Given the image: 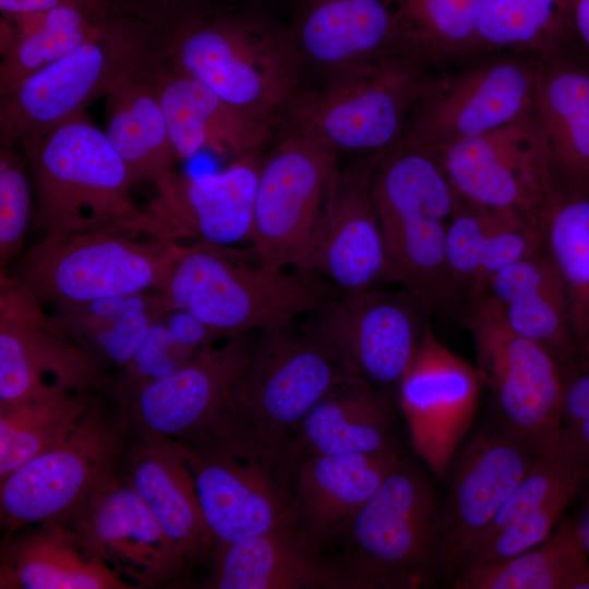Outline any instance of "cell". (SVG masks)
<instances>
[{"mask_svg": "<svg viewBox=\"0 0 589 589\" xmlns=\"http://www.w3.org/2000/svg\"><path fill=\"white\" fill-rule=\"evenodd\" d=\"M159 33L169 65L242 109L280 122L300 93L291 28L257 2L220 0Z\"/></svg>", "mask_w": 589, "mask_h": 589, "instance_id": "cell-1", "label": "cell"}, {"mask_svg": "<svg viewBox=\"0 0 589 589\" xmlns=\"http://www.w3.org/2000/svg\"><path fill=\"white\" fill-rule=\"evenodd\" d=\"M173 441L191 472L215 545L289 525L294 458L287 442L232 421Z\"/></svg>", "mask_w": 589, "mask_h": 589, "instance_id": "cell-2", "label": "cell"}, {"mask_svg": "<svg viewBox=\"0 0 589 589\" xmlns=\"http://www.w3.org/2000/svg\"><path fill=\"white\" fill-rule=\"evenodd\" d=\"M157 291L168 310L192 314L224 339L288 327L326 302L325 290L309 277L197 242L175 243L169 274Z\"/></svg>", "mask_w": 589, "mask_h": 589, "instance_id": "cell-3", "label": "cell"}, {"mask_svg": "<svg viewBox=\"0 0 589 589\" xmlns=\"http://www.w3.org/2000/svg\"><path fill=\"white\" fill-rule=\"evenodd\" d=\"M161 50L157 28L117 10L99 36L0 93V143L27 154L49 131L151 70Z\"/></svg>", "mask_w": 589, "mask_h": 589, "instance_id": "cell-4", "label": "cell"}, {"mask_svg": "<svg viewBox=\"0 0 589 589\" xmlns=\"http://www.w3.org/2000/svg\"><path fill=\"white\" fill-rule=\"evenodd\" d=\"M433 75L407 57L388 55L299 93L281 121L337 154L378 155L402 140Z\"/></svg>", "mask_w": 589, "mask_h": 589, "instance_id": "cell-5", "label": "cell"}, {"mask_svg": "<svg viewBox=\"0 0 589 589\" xmlns=\"http://www.w3.org/2000/svg\"><path fill=\"white\" fill-rule=\"evenodd\" d=\"M25 155L43 236L108 228L137 207L124 163L86 111L49 131Z\"/></svg>", "mask_w": 589, "mask_h": 589, "instance_id": "cell-6", "label": "cell"}, {"mask_svg": "<svg viewBox=\"0 0 589 589\" xmlns=\"http://www.w3.org/2000/svg\"><path fill=\"white\" fill-rule=\"evenodd\" d=\"M129 425L96 400L55 447L0 481V521L10 534L51 520H69L98 492L123 478Z\"/></svg>", "mask_w": 589, "mask_h": 589, "instance_id": "cell-7", "label": "cell"}, {"mask_svg": "<svg viewBox=\"0 0 589 589\" xmlns=\"http://www.w3.org/2000/svg\"><path fill=\"white\" fill-rule=\"evenodd\" d=\"M440 504L428 474L406 457L346 526L340 555L366 589H411L435 578Z\"/></svg>", "mask_w": 589, "mask_h": 589, "instance_id": "cell-8", "label": "cell"}, {"mask_svg": "<svg viewBox=\"0 0 589 589\" xmlns=\"http://www.w3.org/2000/svg\"><path fill=\"white\" fill-rule=\"evenodd\" d=\"M465 322L483 386L500 426L537 454L553 447L564 424V365L543 345L513 330L486 293L468 299Z\"/></svg>", "mask_w": 589, "mask_h": 589, "instance_id": "cell-9", "label": "cell"}, {"mask_svg": "<svg viewBox=\"0 0 589 589\" xmlns=\"http://www.w3.org/2000/svg\"><path fill=\"white\" fill-rule=\"evenodd\" d=\"M175 243L104 228L43 236L19 259L16 276L53 309L159 290Z\"/></svg>", "mask_w": 589, "mask_h": 589, "instance_id": "cell-10", "label": "cell"}, {"mask_svg": "<svg viewBox=\"0 0 589 589\" xmlns=\"http://www.w3.org/2000/svg\"><path fill=\"white\" fill-rule=\"evenodd\" d=\"M289 328L259 332L225 420L283 442L354 373L311 329Z\"/></svg>", "mask_w": 589, "mask_h": 589, "instance_id": "cell-11", "label": "cell"}, {"mask_svg": "<svg viewBox=\"0 0 589 589\" xmlns=\"http://www.w3.org/2000/svg\"><path fill=\"white\" fill-rule=\"evenodd\" d=\"M338 154L286 128L262 157L250 244L256 260L304 273L314 233L339 171Z\"/></svg>", "mask_w": 589, "mask_h": 589, "instance_id": "cell-12", "label": "cell"}, {"mask_svg": "<svg viewBox=\"0 0 589 589\" xmlns=\"http://www.w3.org/2000/svg\"><path fill=\"white\" fill-rule=\"evenodd\" d=\"M536 75V56L514 51L434 74L402 140L436 152L519 120L532 111Z\"/></svg>", "mask_w": 589, "mask_h": 589, "instance_id": "cell-13", "label": "cell"}, {"mask_svg": "<svg viewBox=\"0 0 589 589\" xmlns=\"http://www.w3.org/2000/svg\"><path fill=\"white\" fill-rule=\"evenodd\" d=\"M433 153L462 200L513 213L541 227L563 188L532 111Z\"/></svg>", "mask_w": 589, "mask_h": 589, "instance_id": "cell-14", "label": "cell"}, {"mask_svg": "<svg viewBox=\"0 0 589 589\" xmlns=\"http://www.w3.org/2000/svg\"><path fill=\"white\" fill-rule=\"evenodd\" d=\"M261 154L213 172L177 171L155 187L153 197L110 228L169 243L231 248L250 242Z\"/></svg>", "mask_w": 589, "mask_h": 589, "instance_id": "cell-15", "label": "cell"}, {"mask_svg": "<svg viewBox=\"0 0 589 589\" xmlns=\"http://www.w3.org/2000/svg\"><path fill=\"white\" fill-rule=\"evenodd\" d=\"M105 370L16 275L0 271V408L51 392L100 393L110 385Z\"/></svg>", "mask_w": 589, "mask_h": 589, "instance_id": "cell-16", "label": "cell"}, {"mask_svg": "<svg viewBox=\"0 0 589 589\" xmlns=\"http://www.w3.org/2000/svg\"><path fill=\"white\" fill-rule=\"evenodd\" d=\"M482 387L477 366L426 324L396 393L416 455L441 481L472 425Z\"/></svg>", "mask_w": 589, "mask_h": 589, "instance_id": "cell-17", "label": "cell"}, {"mask_svg": "<svg viewBox=\"0 0 589 589\" xmlns=\"http://www.w3.org/2000/svg\"><path fill=\"white\" fill-rule=\"evenodd\" d=\"M311 330L357 375L389 396L410 365L428 311L408 291L371 288L318 310Z\"/></svg>", "mask_w": 589, "mask_h": 589, "instance_id": "cell-18", "label": "cell"}, {"mask_svg": "<svg viewBox=\"0 0 589 589\" xmlns=\"http://www.w3.org/2000/svg\"><path fill=\"white\" fill-rule=\"evenodd\" d=\"M255 338L250 332L203 349L169 375L117 401L119 411L129 426L173 440L213 429L227 419Z\"/></svg>", "mask_w": 589, "mask_h": 589, "instance_id": "cell-19", "label": "cell"}, {"mask_svg": "<svg viewBox=\"0 0 589 589\" xmlns=\"http://www.w3.org/2000/svg\"><path fill=\"white\" fill-rule=\"evenodd\" d=\"M538 455L501 426L478 433L458 450L440 505L435 577L452 579L469 545L489 527Z\"/></svg>", "mask_w": 589, "mask_h": 589, "instance_id": "cell-20", "label": "cell"}, {"mask_svg": "<svg viewBox=\"0 0 589 589\" xmlns=\"http://www.w3.org/2000/svg\"><path fill=\"white\" fill-rule=\"evenodd\" d=\"M377 155L339 169L318 220L304 273L318 272L346 294L388 277L371 179Z\"/></svg>", "mask_w": 589, "mask_h": 589, "instance_id": "cell-21", "label": "cell"}, {"mask_svg": "<svg viewBox=\"0 0 589 589\" xmlns=\"http://www.w3.org/2000/svg\"><path fill=\"white\" fill-rule=\"evenodd\" d=\"M88 548L133 588H155L187 577L190 568L157 519L122 478L67 520Z\"/></svg>", "mask_w": 589, "mask_h": 589, "instance_id": "cell-22", "label": "cell"}, {"mask_svg": "<svg viewBox=\"0 0 589 589\" xmlns=\"http://www.w3.org/2000/svg\"><path fill=\"white\" fill-rule=\"evenodd\" d=\"M179 159L211 152L231 160L261 154L279 121L242 109L161 59L149 70Z\"/></svg>", "mask_w": 589, "mask_h": 589, "instance_id": "cell-23", "label": "cell"}, {"mask_svg": "<svg viewBox=\"0 0 589 589\" xmlns=\"http://www.w3.org/2000/svg\"><path fill=\"white\" fill-rule=\"evenodd\" d=\"M205 589H366L339 554L316 550L289 527L216 544Z\"/></svg>", "mask_w": 589, "mask_h": 589, "instance_id": "cell-24", "label": "cell"}, {"mask_svg": "<svg viewBox=\"0 0 589 589\" xmlns=\"http://www.w3.org/2000/svg\"><path fill=\"white\" fill-rule=\"evenodd\" d=\"M404 457L398 448L296 458L288 526L310 546L325 550Z\"/></svg>", "mask_w": 589, "mask_h": 589, "instance_id": "cell-25", "label": "cell"}, {"mask_svg": "<svg viewBox=\"0 0 589 589\" xmlns=\"http://www.w3.org/2000/svg\"><path fill=\"white\" fill-rule=\"evenodd\" d=\"M123 479L146 504L189 568L208 566L215 542L175 441L129 426Z\"/></svg>", "mask_w": 589, "mask_h": 589, "instance_id": "cell-26", "label": "cell"}, {"mask_svg": "<svg viewBox=\"0 0 589 589\" xmlns=\"http://www.w3.org/2000/svg\"><path fill=\"white\" fill-rule=\"evenodd\" d=\"M536 59L532 112L560 181L589 192V52L575 39Z\"/></svg>", "mask_w": 589, "mask_h": 589, "instance_id": "cell-27", "label": "cell"}, {"mask_svg": "<svg viewBox=\"0 0 589 589\" xmlns=\"http://www.w3.org/2000/svg\"><path fill=\"white\" fill-rule=\"evenodd\" d=\"M395 0H300L291 28L303 63L328 77L394 53Z\"/></svg>", "mask_w": 589, "mask_h": 589, "instance_id": "cell-28", "label": "cell"}, {"mask_svg": "<svg viewBox=\"0 0 589 589\" xmlns=\"http://www.w3.org/2000/svg\"><path fill=\"white\" fill-rule=\"evenodd\" d=\"M287 446L294 459L398 449L389 396L351 373L294 428Z\"/></svg>", "mask_w": 589, "mask_h": 589, "instance_id": "cell-29", "label": "cell"}, {"mask_svg": "<svg viewBox=\"0 0 589 589\" xmlns=\"http://www.w3.org/2000/svg\"><path fill=\"white\" fill-rule=\"evenodd\" d=\"M1 589H130L67 520H51L5 542Z\"/></svg>", "mask_w": 589, "mask_h": 589, "instance_id": "cell-30", "label": "cell"}, {"mask_svg": "<svg viewBox=\"0 0 589 589\" xmlns=\"http://www.w3.org/2000/svg\"><path fill=\"white\" fill-rule=\"evenodd\" d=\"M483 293L508 326L552 351L566 365L577 350L563 283L544 250L496 274Z\"/></svg>", "mask_w": 589, "mask_h": 589, "instance_id": "cell-31", "label": "cell"}, {"mask_svg": "<svg viewBox=\"0 0 589 589\" xmlns=\"http://www.w3.org/2000/svg\"><path fill=\"white\" fill-rule=\"evenodd\" d=\"M148 72L124 81L105 96L104 132L134 185H156L176 172L178 160Z\"/></svg>", "mask_w": 589, "mask_h": 589, "instance_id": "cell-32", "label": "cell"}, {"mask_svg": "<svg viewBox=\"0 0 589 589\" xmlns=\"http://www.w3.org/2000/svg\"><path fill=\"white\" fill-rule=\"evenodd\" d=\"M169 311L157 290L97 299L55 309L58 327L105 369L120 370L152 324Z\"/></svg>", "mask_w": 589, "mask_h": 589, "instance_id": "cell-33", "label": "cell"}, {"mask_svg": "<svg viewBox=\"0 0 589 589\" xmlns=\"http://www.w3.org/2000/svg\"><path fill=\"white\" fill-rule=\"evenodd\" d=\"M479 2L395 0L394 53L442 72L478 58Z\"/></svg>", "mask_w": 589, "mask_h": 589, "instance_id": "cell-34", "label": "cell"}, {"mask_svg": "<svg viewBox=\"0 0 589 589\" xmlns=\"http://www.w3.org/2000/svg\"><path fill=\"white\" fill-rule=\"evenodd\" d=\"M112 19L99 21L73 8L1 15L0 93L96 38Z\"/></svg>", "mask_w": 589, "mask_h": 589, "instance_id": "cell-35", "label": "cell"}, {"mask_svg": "<svg viewBox=\"0 0 589 589\" xmlns=\"http://www.w3.org/2000/svg\"><path fill=\"white\" fill-rule=\"evenodd\" d=\"M589 565L576 519H562L540 544L513 557L467 567L450 581L453 589H575Z\"/></svg>", "mask_w": 589, "mask_h": 589, "instance_id": "cell-36", "label": "cell"}, {"mask_svg": "<svg viewBox=\"0 0 589 589\" xmlns=\"http://www.w3.org/2000/svg\"><path fill=\"white\" fill-rule=\"evenodd\" d=\"M543 250L563 283L578 347L589 340V192L562 188L543 221Z\"/></svg>", "mask_w": 589, "mask_h": 589, "instance_id": "cell-37", "label": "cell"}, {"mask_svg": "<svg viewBox=\"0 0 589 589\" xmlns=\"http://www.w3.org/2000/svg\"><path fill=\"white\" fill-rule=\"evenodd\" d=\"M96 400V393L51 392L0 408V481L68 437Z\"/></svg>", "mask_w": 589, "mask_h": 589, "instance_id": "cell-38", "label": "cell"}, {"mask_svg": "<svg viewBox=\"0 0 589 589\" xmlns=\"http://www.w3.org/2000/svg\"><path fill=\"white\" fill-rule=\"evenodd\" d=\"M574 36L569 0H480L478 56L497 52L542 55Z\"/></svg>", "mask_w": 589, "mask_h": 589, "instance_id": "cell-39", "label": "cell"}, {"mask_svg": "<svg viewBox=\"0 0 589 589\" xmlns=\"http://www.w3.org/2000/svg\"><path fill=\"white\" fill-rule=\"evenodd\" d=\"M219 338L188 312H165L152 324L135 353L111 382L116 402L134 389L169 375Z\"/></svg>", "mask_w": 589, "mask_h": 589, "instance_id": "cell-40", "label": "cell"}, {"mask_svg": "<svg viewBox=\"0 0 589 589\" xmlns=\"http://www.w3.org/2000/svg\"><path fill=\"white\" fill-rule=\"evenodd\" d=\"M35 196L27 157L14 145L0 143V271L21 257Z\"/></svg>", "mask_w": 589, "mask_h": 589, "instance_id": "cell-41", "label": "cell"}, {"mask_svg": "<svg viewBox=\"0 0 589 589\" xmlns=\"http://www.w3.org/2000/svg\"><path fill=\"white\" fill-rule=\"evenodd\" d=\"M495 215L494 209L461 199L450 218L445 240V267L452 301L464 299L466 302L471 296Z\"/></svg>", "mask_w": 589, "mask_h": 589, "instance_id": "cell-42", "label": "cell"}, {"mask_svg": "<svg viewBox=\"0 0 589 589\" xmlns=\"http://www.w3.org/2000/svg\"><path fill=\"white\" fill-rule=\"evenodd\" d=\"M541 250L543 227L513 213L496 211L477 284L469 299L483 293L490 280L501 271Z\"/></svg>", "mask_w": 589, "mask_h": 589, "instance_id": "cell-43", "label": "cell"}, {"mask_svg": "<svg viewBox=\"0 0 589 589\" xmlns=\"http://www.w3.org/2000/svg\"><path fill=\"white\" fill-rule=\"evenodd\" d=\"M562 417L570 428L589 417V340L579 345L564 366Z\"/></svg>", "mask_w": 589, "mask_h": 589, "instance_id": "cell-44", "label": "cell"}, {"mask_svg": "<svg viewBox=\"0 0 589 589\" xmlns=\"http://www.w3.org/2000/svg\"><path fill=\"white\" fill-rule=\"evenodd\" d=\"M218 1L220 0H113V4L119 12L161 31L192 12Z\"/></svg>", "mask_w": 589, "mask_h": 589, "instance_id": "cell-45", "label": "cell"}, {"mask_svg": "<svg viewBox=\"0 0 589 589\" xmlns=\"http://www.w3.org/2000/svg\"><path fill=\"white\" fill-rule=\"evenodd\" d=\"M73 8L99 20L109 21L117 12L113 0H0L1 15H22Z\"/></svg>", "mask_w": 589, "mask_h": 589, "instance_id": "cell-46", "label": "cell"}, {"mask_svg": "<svg viewBox=\"0 0 589 589\" xmlns=\"http://www.w3.org/2000/svg\"><path fill=\"white\" fill-rule=\"evenodd\" d=\"M569 17L574 36L589 52V0H569Z\"/></svg>", "mask_w": 589, "mask_h": 589, "instance_id": "cell-47", "label": "cell"}, {"mask_svg": "<svg viewBox=\"0 0 589 589\" xmlns=\"http://www.w3.org/2000/svg\"><path fill=\"white\" fill-rule=\"evenodd\" d=\"M585 504L581 516L576 519L577 531L580 538L581 544L589 555V480L584 489Z\"/></svg>", "mask_w": 589, "mask_h": 589, "instance_id": "cell-48", "label": "cell"}, {"mask_svg": "<svg viewBox=\"0 0 589 589\" xmlns=\"http://www.w3.org/2000/svg\"><path fill=\"white\" fill-rule=\"evenodd\" d=\"M575 589H589V565L586 570L582 573L578 582L576 584Z\"/></svg>", "mask_w": 589, "mask_h": 589, "instance_id": "cell-49", "label": "cell"}, {"mask_svg": "<svg viewBox=\"0 0 589 589\" xmlns=\"http://www.w3.org/2000/svg\"><path fill=\"white\" fill-rule=\"evenodd\" d=\"M241 1H253V2H257V0H241Z\"/></svg>", "mask_w": 589, "mask_h": 589, "instance_id": "cell-50", "label": "cell"}, {"mask_svg": "<svg viewBox=\"0 0 589 589\" xmlns=\"http://www.w3.org/2000/svg\"><path fill=\"white\" fill-rule=\"evenodd\" d=\"M588 341V340H587Z\"/></svg>", "mask_w": 589, "mask_h": 589, "instance_id": "cell-51", "label": "cell"}]
</instances>
